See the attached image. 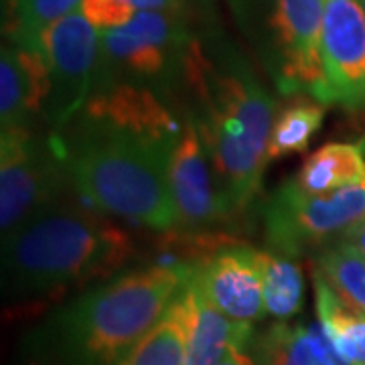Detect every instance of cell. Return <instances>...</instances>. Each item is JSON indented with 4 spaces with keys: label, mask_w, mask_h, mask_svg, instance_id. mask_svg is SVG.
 Wrapping results in <instances>:
<instances>
[{
    "label": "cell",
    "mask_w": 365,
    "mask_h": 365,
    "mask_svg": "<svg viewBox=\"0 0 365 365\" xmlns=\"http://www.w3.org/2000/svg\"><path fill=\"white\" fill-rule=\"evenodd\" d=\"M102 33L81 9L67 14L43 35L39 51L49 71V98L45 118L59 132L78 116L93 93L100 73Z\"/></svg>",
    "instance_id": "obj_9"
},
{
    "label": "cell",
    "mask_w": 365,
    "mask_h": 365,
    "mask_svg": "<svg viewBox=\"0 0 365 365\" xmlns=\"http://www.w3.org/2000/svg\"><path fill=\"white\" fill-rule=\"evenodd\" d=\"M195 264L169 309L118 365H187V343L195 321Z\"/></svg>",
    "instance_id": "obj_14"
},
{
    "label": "cell",
    "mask_w": 365,
    "mask_h": 365,
    "mask_svg": "<svg viewBox=\"0 0 365 365\" xmlns=\"http://www.w3.org/2000/svg\"><path fill=\"white\" fill-rule=\"evenodd\" d=\"M71 182L55 134L33 128L2 130L0 138V227L2 240L53 205Z\"/></svg>",
    "instance_id": "obj_6"
},
{
    "label": "cell",
    "mask_w": 365,
    "mask_h": 365,
    "mask_svg": "<svg viewBox=\"0 0 365 365\" xmlns=\"http://www.w3.org/2000/svg\"><path fill=\"white\" fill-rule=\"evenodd\" d=\"M195 278V321L187 343V365H220L235 343H252V325L232 321L215 309Z\"/></svg>",
    "instance_id": "obj_15"
},
{
    "label": "cell",
    "mask_w": 365,
    "mask_h": 365,
    "mask_svg": "<svg viewBox=\"0 0 365 365\" xmlns=\"http://www.w3.org/2000/svg\"><path fill=\"white\" fill-rule=\"evenodd\" d=\"M325 120V104L311 96H290L272 122L268 140V163L278 158L304 153Z\"/></svg>",
    "instance_id": "obj_18"
},
{
    "label": "cell",
    "mask_w": 365,
    "mask_h": 365,
    "mask_svg": "<svg viewBox=\"0 0 365 365\" xmlns=\"http://www.w3.org/2000/svg\"><path fill=\"white\" fill-rule=\"evenodd\" d=\"M365 179L364 146L327 143L317 148L292 179L307 195H329Z\"/></svg>",
    "instance_id": "obj_16"
},
{
    "label": "cell",
    "mask_w": 365,
    "mask_h": 365,
    "mask_svg": "<svg viewBox=\"0 0 365 365\" xmlns=\"http://www.w3.org/2000/svg\"><path fill=\"white\" fill-rule=\"evenodd\" d=\"M49 71L39 49L4 45L0 55V128H33L45 116Z\"/></svg>",
    "instance_id": "obj_13"
},
{
    "label": "cell",
    "mask_w": 365,
    "mask_h": 365,
    "mask_svg": "<svg viewBox=\"0 0 365 365\" xmlns=\"http://www.w3.org/2000/svg\"><path fill=\"white\" fill-rule=\"evenodd\" d=\"M179 2H181V6L185 9V2H187V0H179ZM197 2H201V0H197Z\"/></svg>",
    "instance_id": "obj_27"
},
{
    "label": "cell",
    "mask_w": 365,
    "mask_h": 365,
    "mask_svg": "<svg viewBox=\"0 0 365 365\" xmlns=\"http://www.w3.org/2000/svg\"><path fill=\"white\" fill-rule=\"evenodd\" d=\"M321 57L331 104L365 108V9L361 0H323Z\"/></svg>",
    "instance_id": "obj_11"
},
{
    "label": "cell",
    "mask_w": 365,
    "mask_h": 365,
    "mask_svg": "<svg viewBox=\"0 0 365 365\" xmlns=\"http://www.w3.org/2000/svg\"><path fill=\"white\" fill-rule=\"evenodd\" d=\"M191 268L157 262L93 284L45 323V355L57 365H118L160 321Z\"/></svg>",
    "instance_id": "obj_3"
},
{
    "label": "cell",
    "mask_w": 365,
    "mask_h": 365,
    "mask_svg": "<svg viewBox=\"0 0 365 365\" xmlns=\"http://www.w3.org/2000/svg\"><path fill=\"white\" fill-rule=\"evenodd\" d=\"M193 43L182 14L138 11L126 25L102 31L96 86L124 81L163 90L177 73L182 76Z\"/></svg>",
    "instance_id": "obj_5"
},
{
    "label": "cell",
    "mask_w": 365,
    "mask_h": 365,
    "mask_svg": "<svg viewBox=\"0 0 365 365\" xmlns=\"http://www.w3.org/2000/svg\"><path fill=\"white\" fill-rule=\"evenodd\" d=\"M323 0H268L266 61L282 96L331 104L323 57Z\"/></svg>",
    "instance_id": "obj_8"
},
{
    "label": "cell",
    "mask_w": 365,
    "mask_h": 365,
    "mask_svg": "<svg viewBox=\"0 0 365 365\" xmlns=\"http://www.w3.org/2000/svg\"><path fill=\"white\" fill-rule=\"evenodd\" d=\"M182 126L158 91L112 81L98 83L83 110L53 134L83 203L108 217L170 232L177 213L169 169Z\"/></svg>",
    "instance_id": "obj_1"
},
{
    "label": "cell",
    "mask_w": 365,
    "mask_h": 365,
    "mask_svg": "<svg viewBox=\"0 0 365 365\" xmlns=\"http://www.w3.org/2000/svg\"><path fill=\"white\" fill-rule=\"evenodd\" d=\"M361 4H364V9H365V0H361Z\"/></svg>",
    "instance_id": "obj_28"
},
{
    "label": "cell",
    "mask_w": 365,
    "mask_h": 365,
    "mask_svg": "<svg viewBox=\"0 0 365 365\" xmlns=\"http://www.w3.org/2000/svg\"><path fill=\"white\" fill-rule=\"evenodd\" d=\"M307 339L309 345L313 349L314 357L323 365H345V361L341 359L337 347L333 345L331 337L327 335L325 327L321 325V321H314L313 325L307 327Z\"/></svg>",
    "instance_id": "obj_24"
},
{
    "label": "cell",
    "mask_w": 365,
    "mask_h": 365,
    "mask_svg": "<svg viewBox=\"0 0 365 365\" xmlns=\"http://www.w3.org/2000/svg\"><path fill=\"white\" fill-rule=\"evenodd\" d=\"M317 314L345 365H365V313L349 307L313 266Z\"/></svg>",
    "instance_id": "obj_17"
},
{
    "label": "cell",
    "mask_w": 365,
    "mask_h": 365,
    "mask_svg": "<svg viewBox=\"0 0 365 365\" xmlns=\"http://www.w3.org/2000/svg\"><path fill=\"white\" fill-rule=\"evenodd\" d=\"M79 9L100 33L126 25L138 13L132 0H83Z\"/></svg>",
    "instance_id": "obj_23"
},
{
    "label": "cell",
    "mask_w": 365,
    "mask_h": 365,
    "mask_svg": "<svg viewBox=\"0 0 365 365\" xmlns=\"http://www.w3.org/2000/svg\"><path fill=\"white\" fill-rule=\"evenodd\" d=\"M169 187L173 207L177 213L175 230L181 234H213V227L222 225L234 215V209L215 177L207 148L191 114L185 118L179 143L170 158Z\"/></svg>",
    "instance_id": "obj_10"
},
{
    "label": "cell",
    "mask_w": 365,
    "mask_h": 365,
    "mask_svg": "<svg viewBox=\"0 0 365 365\" xmlns=\"http://www.w3.org/2000/svg\"><path fill=\"white\" fill-rule=\"evenodd\" d=\"M258 365H323L307 339V327L274 323L256 343Z\"/></svg>",
    "instance_id": "obj_22"
},
{
    "label": "cell",
    "mask_w": 365,
    "mask_h": 365,
    "mask_svg": "<svg viewBox=\"0 0 365 365\" xmlns=\"http://www.w3.org/2000/svg\"><path fill=\"white\" fill-rule=\"evenodd\" d=\"M264 287V309L278 321L299 313L304 297L302 270L294 256L276 250H258Z\"/></svg>",
    "instance_id": "obj_19"
},
{
    "label": "cell",
    "mask_w": 365,
    "mask_h": 365,
    "mask_svg": "<svg viewBox=\"0 0 365 365\" xmlns=\"http://www.w3.org/2000/svg\"><path fill=\"white\" fill-rule=\"evenodd\" d=\"M313 266L349 307L365 313V254L339 240L317 254Z\"/></svg>",
    "instance_id": "obj_21"
},
{
    "label": "cell",
    "mask_w": 365,
    "mask_h": 365,
    "mask_svg": "<svg viewBox=\"0 0 365 365\" xmlns=\"http://www.w3.org/2000/svg\"><path fill=\"white\" fill-rule=\"evenodd\" d=\"M248 345L250 343H235V345H232L220 365H258L256 357H252L248 353Z\"/></svg>",
    "instance_id": "obj_25"
},
{
    "label": "cell",
    "mask_w": 365,
    "mask_h": 365,
    "mask_svg": "<svg viewBox=\"0 0 365 365\" xmlns=\"http://www.w3.org/2000/svg\"><path fill=\"white\" fill-rule=\"evenodd\" d=\"M134 254L112 217L61 197L2 240V290L13 300H55L116 276Z\"/></svg>",
    "instance_id": "obj_2"
},
{
    "label": "cell",
    "mask_w": 365,
    "mask_h": 365,
    "mask_svg": "<svg viewBox=\"0 0 365 365\" xmlns=\"http://www.w3.org/2000/svg\"><path fill=\"white\" fill-rule=\"evenodd\" d=\"M195 272L209 302L232 321L252 325L266 314L258 250L223 246L195 262Z\"/></svg>",
    "instance_id": "obj_12"
},
{
    "label": "cell",
    "mask_w": 365,
    "mask_h": 365,
    "mask_svg": "<svg viewBox=\"0 0 365 365\" xmlns=\"http://www.w3.org/2000/svg\"><path fill=\"white\" fill-rule=\"evenodd\" d=\"M182 79L199 104V114L191 116L215 177L234 213L244 211L260 193L268 165L272 96L242 61L213 66L197 41L187 53Z\"/></svg>",
    "instance_id": "obj_4"
},
{
    "label": "cell",
    "mask_w": 365,
    "mask_h": 365,
    "mask_svg": "<svg viewBox=\"0 0 365 365\" xmlns=\"http://www.w3.org/2000/svg\"><path fill=\"white\" fill-rule=\"evenodd\" d=\"M83 0H9L4 33L13 45L39 49L43 35L67 14L78 11Z\"/></svg>",
    "instance_id": "obj_20"
},
{
    "label": "cell",
    "mask_w": 365,
    "mask_h": 365,
    "mask_svg": "<svg viewBox=\"0 0 365 365\" xmlns=\"http://www.w3.org/2000/svg\"><path fill=\"white\" fill-rule=\"evenodd\" d=\"M365 220V179L329 195H307L294 181L274 191L264 207L266 242L270 250L300 256L329 240H339Z\"/></svg>",
    "instance_id": "obj_7"
},
{
    "label": "cell",
    "mask_w": 365,
    "mask_h": 365,
    "mask_svg": "<svg viewBox=\"0 0 365 365\" xmlns=\"http://www.w3.org/2000/svg\"><path fill=\"white\" fill-rule=\"evenodd\" d=\"M341 240L349 242V244H353V246L359 250V252H364L365 254V220L364 222L357 223V225H353L351 230L343 235Z\"/></svg>",
    "instance_id": "obj_26"
},
{
    "label": "cell",
    "mask_w": 365,
    "mask_h": 365,
    "mask_svg": "<svg viewBox=\"0 0 365 365\" xmlns=\"http://www.w3.org/2000/svg\"><path fill=\"white\" fill-rule=\"evenodd\" d=\"M132 2H134V0H132Z\"/></svg>",
    "instance_id": "obj_29"
}]
</instances>
